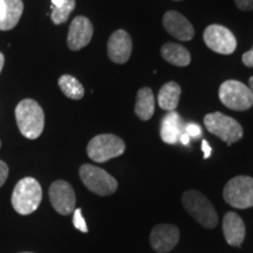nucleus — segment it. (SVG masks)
<instances>
[{"instance_id": "obj_32", "label": "nucleus", "mask_w": 253, "mask_h": 253, "mask_svg": "<svg viewBox=\"0 0 253 253\" xmlns=\"http://www.w3.org/2000/svg\"><path fill=\"white\" fill-rule=\"evenodd\" d=\"M4 62H5L4 55H2V53H0V73H1V69L4 67Z\"/></svg>"}, {"instance_id": "obj_26", "label": "nucleus", "mask_w": 253, "mask_h": 253, "mask_svg": "<svg viewBox=\"0 0 253 253\" xmlns=\"http://www.w3.org/2000/svg\"><path fill=\"white\" fill-rule=\"evenodd\" d=\"M237 7L242 11H252L253 9V0H235Z\"/></svg>"}, {"instance_id": "obj_17", "label": "nucleus", "mask_w": 253, "mask_h": 253, "mask_svg": "<svg viewBox=\"0 0 253 253\" xmlns=\"http://www.w3.org/2000/svg\"><path fill=\"white\" fill-rule=\"evenodd\" d=\"M155 113V97L149 87L141 88L136 96L135 114L142 121H148Z\"/></svg>"}, {"instance_id": "obj_25", "label": "nucleus", "mask_w": 253, "mask_h": 253, "mask_svg": "<svg viewBox=\"0 0 253 253\" xmlns=\"http://www.w3.org/2000/svg\"><path fill=\"white\" fill-rule=\"evenodd\" d=\"M8 177V166L4 161H0V188L5 184Z\"/></svg>"}, {"instance_id": "obj_3", "label": "nucleus", "mask_w": 253, "mask_h": 253, "mask_svg": "<svg viewBox=\"0 0 253 253\" xmlns=\"http://www.w3.org/2000/svg\"><path fill=\"white\" fill-rule=\"evenodd\" d=\"M182 203L185 210L199 225L213 229L218 224V214L211 202L196 190H190L183 194Z\"/></svg>"}, {"instance_id": "obj_34", "label": "nucleus", "mask_w": 253, "mask_h": 253, "mask_svg": "<svg viewBox=\"0 0 253 253\" xmlns=\"http://www.w3.org/2000/svg\"><path fill=\"white\" fill-rule=\"evenodd\" d=\"M21 253H33V252H21Z\"/></svg>"}, {"instance_id": "obj_19", "label": "nucleus", "mask_w": 253, "mask_h": 253, "mask_svg": "<svg viewBox=\"0 0 253 253\" xmlns=\"http://www.w3.org/2000/svg\"><path fill=\"white\" fill-rule=\"evenodd\" d=\"M182 89L178 84L170 81L163 84L158 93V106L168 112H173L178 106L179 96H181Z\"/></svg>"}, {"instance_id": "obj_14", "label": "nucleus", "mask_w": 253, "mask_h": 253, "mask_svg": "<svg viewBox=\"0 0 253 253\" xmlns=\"http://www.w3.org/2000/svg\"><path fill=\"white\" fill-rule=\"evenodd\" d=\"M163 26L168 33L181 41H189L195 36L194 26L177 11H168L164 14Z\"/></svg>"}, {"instance_id": "obj_31", "label": "nucleus", "mask_w": 253, "mask_h": 253, "mask_svg": "<svg viewBox=\"0 0 253 253\" xmlns=\"http://www.w3.org/2000/svg\"><path fill=\"white\" fill-rule=\"evenodd\" d=\"M65 0H52L53 7H60V6L63 5Z\"/></svg>"}, {"instance_id": "obj_29", "label": "nucleus", "mask_w": 253, "mask_h": 253, "mask_svg": "<svg viewBox=\"0 0 253 253\" xmlns=\"http://www.w3.org/2000/svg\"><path fill=\"white\" fill-rule=\"evenodd\" d=\"M6 14V4L4 0H0V23L2 21V19L5 18Z\"/></svg>"}, {"instance_id": "obj_27", "label": "nucleus", "mask_w": 253, "mask_h": 253, "mask_svg": "<svg viewBox=\"0 0 253 253\" xmlns=\"http://www.w3.org/2000/svg\"><path fill=\"white\" fill-rule=\"evenodd\" d=\"M243 63L246 66V67H253V47L251 50L246 52L243 54Z\"/></svg>"}, {"instance_id": "obj_15", "label": "nucleus", "mask_w": 253, "mask_h": 253, "mask_svg": "<svg viewBox=\"0 0 253 253\" xmlns=\"http://www.w3.org/2000/svg\"><path fill=\"white\" fill-rule=\"evenodd\" d=\"M223 232L226 243L231 246H242L245 239V224L236 212H227L223 218Z\"/></svg>"}, {"instance_id": "obj_20", "label": "nucleus", "mask_w": 253, "mask_h": 253, "mask_svg": "<svg viewBox=\"0 0 253 253\" xmlns=\"http://www.w3.org/2000/svg\"><path fill=\"white\" fill-rule=\"evenodd\" d=\"M6 4L5 18L0 23V31H9L17 26L24 12L23 0H4Z\"/></svg>"}, {"instance_id": "obj_2", "label": "nucleus", "mask_w": 253, "mask_h": 253, "mask_svg": "<svg viewBox=\"0 0 253 253\" xmlns=\"http://www.w3.org/2000/svg\"><path fill=\"white\" fill-rule=\"evenodd\" d=\"M42 201V189L33 177H25L14 186L12 207L21 216L33 213Z\"/></svg>"}, {"instance_id": "obj_21", "label": "nucleus", "mask_w": 253, "mask_h": 253, "mask_svg": "<svg viewBox=\"0 0 253 253\" xmlns=\"http://www.w3.org/2000/svg\"><path fill=\"white\" fill-rule=\"evenodd\" d=\"M60 89L72 100H81L84 95V86L72 75H62L58 81Z\"/></svg>"}, {"instance_id": "obj_5", "label": "nucleus", "mask_w": 253, "mask_h": 253, "mask_svg": "<svg viewBox=\"0 0 253 253\" xmlns=\"http://www.w3.org/2000/svg\"><path fill=\"white\" fill-rule=\"evenodd\" d=\"M220 102L231 110L244 112L253 106V94L250 88L243 82L237 80H227L220 84Z\"/></svg>"}, {"instance_id": "obj_10", "label": "nucleus", "mask_w": 253, "mask_h": 253, "mask_svg": "<svg viewBox=\"0 0 253 253\" xmlns=\"http://www.w3.org/2000/svg\"><path fill=\"white\" fill-rule=\"evenodd\" d=\"M49 201L56 212L68 216L74 212L77 204V196L74 189L66 181H55L49 188Z\"/></svg>"}, {"instance_id": "obj_35", "label": "nucleus", "mask_w": 253, "mask_h": 253, "mask_svg": "<svg viewBox=\"0 0 253 253\" xmlns=\"http://www.w3.org/2000/svg\"><path fill=\"white\" fill-rule=\"evenodd\" d=\"M0 147H1V142H0Z\"/></svg>"}, {"instance_id": "obj_9", "label": "nucleus", "mask_w": 253, "mask_h": 253, "mask_svg": "<svg viewBox=\"0 0 253 253\" xmlns=\"http://www.w3.org/2000/svg\"><path fill=\"white\" fill-rule=\"evenodd\" d=\"M204 42L209 48L219 54H232L237 48V39L229 28L220 25H210L203 34Z\"/></svg>"}, {"instance_id": "obj_22", "label": "nucleus", "mask_w": 253, "mask_h": 253, "mask_svg": "<svg viewBox=\"0 0 253 253\" xmlns=\"http://www.w3.org/2000/svg\"><path fill=\"white\" fill-rule=\"evenodd\" d=\"M75 5H77V1L75 0H65L62 6L60 7H53L52 14H50V18H52V21L55 25H61L68 20L69 15L73 12V9L75 8Z\"/></svg>"}, {"instance_id": "obj_24", "label": "nucleus", "mask_w": 253, "mask_h": 253, "mask_svg": "<svg viewBox=\"0 0 253 253\" xmlns=\"http://www.w3.org/2000/svg\"><path fill=\"white\" fill-rule=\"evenodd\" d=\"M185 132L190 137H198V136L202 135V129L196 123H189L185 126Z\"/></svg>"}, {"instance_id": "obj_6", "label": "nucleus", "mask_w": 253, "mask_h": 253, "mask_svg": "<svg viewBox=\"0 0 253 253\" xmlns=\"http://www.w3.org/2000/svg\"><path fill=\"white\" fill-rule=\"evenodd\" d=\"M80 178L84 186L99 196H110L118 190V181L102 168L84 164L80 168Z\"/></svg>"}, {"instance_id": "obj_33", "label": "nucleus", "mask_w": 253, "mask_h": 253, "mask_svg": "<svg viewBox=\"0 0 253 253\" xmlns=\"http://www.w3.org/2000/svg\"><path fill=\"white\" fill-rule=\"evenodd\" d=\"M249 88L250 89H251V91H252V94H253V77H251L250 78V80H249Z\"/></svg>"}, {"instance_id": "obj_4", "label": "nucleus", "mask_w": 253, "mask_h": 253, "mask_svg": "<svg viewBox=\"0 0 253 253\" xmlns=\"http://www.w3.org/2000/svg\"><path fill=\"white\" fill-rule=\"evenodd\" d=\"M125 151V141L113 134L95 136L87 145V155L96 163H103L112 158L121 156Z\"/></svg>"}, {"instance_id": "obj_1", "label": "nucleus", "mask_w": 253, "mask_h": 253, "mask_svg": "<svg viewBox=\"0 0 253 253\" xmlns=\"http://www.w3.org/2000/svg\"><path fill=\"white\" fill-rule=\"evenodd\" d=\"M15 120L19 130L28 140H36L42 134L45 114L37 101L25 99L15 108Z\"/></svg>"}, {"instance_id": "obj_11", "label": "nucleus", "mask_w": 253, "mask_h": 253, "mask_svg": "<svg viewBox=\"0 0 253 253\" xmlns=\"http://www.w3.org/2000/svg\"><path fill=\"white\" fill-rule=\"evenodd\" d=\"M181 232L172 224H158L150 232V246L155 252L166 253L171 250L179 242Z\"/></svg>"}, {"instance_id": "obj_28", "label": "nucleus", "mask_w": 253, "mask_h": 253, "mask_svg": "<svg viewBox=\"0 0 253 253\" xmlns=\"http://www.w3.org/2000/svg\"><path fill=\"white\" fill-rule=\"evenodd\" d=\"M202 149L204 151V158H209L211 155V147L210 144L208 143V141L203 140L202 141Z\"/></svg>"}, {"instance_id": "obj_7", "label": "nucleus", "mask_w": 253, "mask_h": 253, "mask_svg": "<svg viewBox=\"0 0 253 253\" xmlns=\"http://www.w3.org/2000/svg\"><path fill=\"white\" fill-rule=\"evenodd\" d=\"M204 126L211 134L218 136L227 144L238 142L243 137V128L240 123L219 112L205 115Z\"/></svg>"}, {"instance_id": "obj_12", "label": "nucleus", "mask_w": 253, "mask_h": 253, "mask_svg": "<svg viewBox=\"0 0 253 253\" xmlns=\"http://www.w3.org/2000/svg\"><path fill=\"white\" fill-rule=\"evenodd\" d=\"M94 33L93 24L86 17H77L72 21L68 31L67 43L69 49L79 50L90 42Z\"/></svg>"}, {"instance_id": "obj_13", "label": "nucleus", "mask_w": 253, "mask_h": 253, "mask_svg": "<svg viewBox=\"0 0 253 253\" xmlns=\"http://www.w3.org/2000/svg\"><path fill=\"white\" fill-rule=\"evenodd\" d=\"M131 38L125 30H118L108 40V56L115 63H126L131 55Z\"/></svg>"}, {"instance_id": "obj_8", "label": "nucleus", "mask_w": 253, "mask_h": 253, "mask_svg": "<svg viewBox=\"0 0 253 253\" xmlns=\"http://www.w3.org/2000/svg\"><path fill=\"white\" fill-rule=\"evenodd\" d=\"M227 204L237 209L253 207V178L249 176L233 177L226 183L223 191Z\"/></svg>"}, {"instance_id": "obj_16", "label": "nucleus", "mask_w": 253, "mask_h": 253, "mask_svg": "<svg viewBox=\"0 0 253 253\" xmlns=\"http://www.w3.org/2000/svg\"><path fill=\"white\" fill-rule=\"evenodd\" d=\"M182 122L178 113L169 112L161 125V138L168 144H176L182 134Z\"/></svg>"}, {"instance_id": "obj_36", "label": "nucleus", "mask_w": 253, "mask_h": 253, "mask_svg": "<svg viewBox=\"0 0 253 253\" xmlns=\"http://www.w3.org/2000/svg\"><path fill=\"white\" fill-rule=\"evenodd\" d=\"M177 1H179V0H177Z\"/></svg>"}, {"instance_id": "obj_18", "label": "nucleus", "mask_w": 253, "mask_h": 253, "mask_svg": "<svg viewBox=\"0 0 253 253\" xmlns=\"http://www.w3.org/2000/svg\"><path fill=\"white\" fill-rule=\"evenodd\" d=\"M161 54L166 61L178 67H185L191 61L190 52L179 43L167 42L161 49Z\"/></svg>"}, {"instance_id": "obj_23", "label": "nucleus", "mask_w": 253, "mask_h": 253, "mask_svg": "<svg viewBox=\"0 0 253 253\" xmlns=\"http://www.w3.org/2000/svg\"><path fill=\"white\" fill-rule=\"evenodd\" d=\"M74 216H73V224H74L75 229L80 230L81 232L87 233L88 232V227L86 224V220L84 218L82 217V210L81 209H75L74 210Z\"/></svg>"}, {"instance_id": "obj_30", "label": "nucleus", "mask_w": 253, "mask_h": 253, "mask_svg": "<svg viewBox=\"0 0 253 253\" xmlns=\"http://www.w3.org/2000/svg\"><path fill=\"white\" fill-rule=\"evenodd\" d=\"M179 141H181L182 144L184 145H188L190 143V136L186 134V132H182L181 136H179Z\"/></svg>"}]
</instances>
